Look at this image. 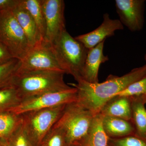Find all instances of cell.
I'll use <instances>...</instances> for the list:
<instances>
[{"instance_id":"1","label":"cell","mask_w":146,"mask_h":146,"mask_svg":"<svg viewBox=\"0 0 146 146\" xmlns=\"http://www.w3.org/2000/svg\"><path fill=\"white\" fill-rule=\"evenodd\" d=\"M145 76L146 64L121 76L110 75L102 83H89L80 78L76 80L77 83L70 84L77 90L76 102L95 115L118 93Z\"/></svg>"},{"instance_id":"2","label":"cell","mask_w":146,"mask_h":146,"mask_svg":"<svg viewBox=\"0 0 146 146\" xmlns=\"http://www.w3.org/2000/svg\"><path fill=\"white\" fill-rule=\"evenodd\" d=\"M62 71H33L16 73L13 85L22 99L71 89L64 80Z\"/></svg>"},{"instance_id":"3","label":"cell","mask_w":146,"mask_h":146,"mask_svg":"<svg viewBox=\"0 0 146 146\" xmlns=\"http://www.w3.org/2000/svg\"><path fill=\"white\" fill-rule=\"evenodd\" d=\"M60 69L76 81L81 73L88 49L65 31L50 44Z\"/></svg>"},{"instance_id":"4","label":"cell","mask_w":146,"mask_h":146,"mask_svg":"<svg viewBox=\"0 0 146 146\" xmlns=\"http://www.w3.org/2000/svg\"><path fill=\"white\" fill-rule=\"evenodd\" d=\"M95 116L76 101L66 104L61 117L54 125L65 133L69 145L79 143L89 132Z\"/></svg>"},{"instance_id":"5","label":"cell","mask_w":146,"mask_h":146,"mask_svg":"<svg viewBox=\"0 0 146 146\" xmlns=\"http://www.w3.org/2000/svg\"><path fill=\"white\" fill-rule=\"evenodd\" d=\"M66 104L21 115L23 127L33 146H40L45 136L61 117Z\"/></svg>"},{"instance_id":"6","label":"cell","mask_w":146,"mask_h":146,"mask_svg":"<svg viewBox=\"0 0 146 146\" xmlns=\"http://www.w3.org/2000/svg\"><path fill=\"white\" fill-rule=\"evenodd\" d=\"M0 42L6 47L14 58L21 61L31 48L11 10L0 11Z\"/></svg>"},{"instance_id":"7","label":"cell","mask_w":146,"mask_h":146,"mask_svg":"<svg viewBox=\"0 0 146 146\" xmlns=\"http://www.w3.org/2000/svg\"><path fill=\"white\" fill-rule=\"evenodd\" d=\"M77 90L72 87L66 91L48 93L26 98L8 112L17 115L33 110L49 108L76 101Z\"/></svg>"},{"instance_id":"8","label":"cell","mask_w":146,"mask_h":146,"mask_svg":"<svg viewBox=\"0 0 146 146\" xmlns=\"http://www.w3.org/2000/svg\"><path fill=\"white\" fill-rule=\"evenodd\" d=\"M45 70L62 71L50 44L42 39L21 61L17 73Z\"/></svg>"},{"instance_id":"9","label":"cell","mask_w":146,"mask_h":146,"mask_svg":"<svg viewBox=\"0 0 146 146\" xmlns=\"http://www.w3.org/2000/svg\"><path fill=\"white\" fill-rule=\"evenodd\" d=\"M41 3L46 23L44 40L51 44L66 30L65 2L63 0H41Z\"/></svg>"},{"instance_id":"10","label":"cell","mask_w":146,"mask_h":146,"mask_svg":"<svg viewBox=\"0 0 146 146\" xmlns=\"http://www.w3.org/2000/svg\"><path fill=\"white\" fill-rule=\"evenodd\" d=\"M115 6L119 21L131 32L139 31L144 27L145 1L116 0Z\"/></svg>"},{"instance_id":"11","label":"cell","mask_w":146,"mask_h":146,"mask_svg":"<svg viewBox=\"0 0 146 146\" xmlns=\"http://www.w3.org/2000/svg\"><path fill=\"white\" fill-rule=\"evenodd\" d=\"M123 29V25L119 20L111 19L109 14L106 13L104 14L103 21L99 27L93 31L75 38L89 49L105 41L108 37L114 35L117 31Z\"/></svg>"},{"instance_id":"12","label":"cell","mask_w":146,"mask_h":146,"mask_svg":"<svg viewBox=\"0 0 146 146\" xmlns=\"http://www.w3.org/2000/svg\"><path fill=\"white\" fill-rule=\"evenodd\" d=\"M104 42L88 50L81 73V78L84 81L91 83L99 82L100 66L109 60L108 56L103 53Z\"/></svg>"},{"instance_id":"13","label":"cell","mask_w":146,"mask_h":146,"mask_svg":"<svg viewBox=\"0 0 146 146\" xmlns=\"http://www.w3.org/2000/svg\"><path fill=\"white\" fill-rule=\"evenodd\" d=\"M11 11L23 30L31 48L42 40L36 24L24 6L23 0H17Z\"/></svg>"},{"instance_id":"14","label":"cell","mask_w":146,"mask_h":146,"mask_svg":"<svg viewBox=\"0 0 146 146\" xmlns=\"http://www.w3.org/2000/svg\"><path fill=\"white\" fill-rule=\"evenodd\" d=\"M100 113L103 116L115 117L132 121V111L130 98L116 96L107 102L102 108Z\"/></svg>"},{"instance_id":"15","label":"cell","mask_w":146,"mask_h":146,"mask_svg":"<svg viewBox=\"0 0 146 146\" xmlns=\"http://www.w3.org/2000/svg\"><path fill=\"white\" fill-rule=\"evenodd\" d=\"M102 125L109 137L122 138L135 135V128L132 123L121 118L103 116Z\"/></svg>"},{"instance_id":"16","label":"cell","mask_w":146,"mask_h":146,"mask_svg":"<svg viewBox=\"0 0 146 146\" xmlns=\"http://www.w3.org/2000/svg\"><path fill=\"white\" fill-rule=\"evenodd\" d=\"M103 119L101 113L95 115L89 132L79 143L82 146H108L110 137L103 127Z\"/></svg>"},{"instance_id":"17","label":"cell","mask_w":146,"mask_h":146,"mask_svg":"<svg viewBox=\"0 0 146 146\" xmlns=\"http://www.w3.org/2000/svg\"><path fill=\"white\" fill-rule=\"evenodd\" d=\"M131 102L132 121L135 136L146 141V109L145 103L139 99L129 98Z\"/></svg>"},{"instance_id":"18","label":"cell","mask_w":146,"mask_h":146,"mask_svg":"<svg viewBox=\"0 0 146 146\" xmlns=\"http://www.w3.org/2000/svg\"><path fill=\"white\" fill-rule=\"evenodd\" d=\"M22 123L21 115L10 112L0 113V138L6 141Z\"/></svg>"},{"instance_id":"19","label":"cell","mask_w":146,"mask_h":146,"mask_svg":"<svg viewBox=\"0 0 146 146\" xmlns=\"http://www.w3.org/2000/svg\"><path fill=\"white\" fill-rule=\"evenodd\" d=\"M23 2L34 20L41 38L44 40L46 33V23L41 0H23Z\"/></svg>"},{"instance_id":"20","label":"cell","mask_w":146,"mask_h":146,"mask_svg":"<svg viewBox=\"0 0 146 146\" xmlns=\"http://www.w3.org/2000/svg\"><path fill=\"white\" fill-rule=\"evenodd\" d=\"M22 100L14 86L0 89V113L8 112L18 105Z\"/></svg>"},{"instance_id":"21","label":"cell","mask_w":146,"mask_h":146,"mask_svg":"<svg viewBox=\"0 0 146 146\" xmlns=\"http://www.w3.org/2000/svg\"><path fill=\"white\" fill-rule=\"evenodd\" d=\"M20 63L21 60L13 58L0 66V89L12 86Z\"/></svg>"},{"instance_id":"22","label":"cell","mask_w":146,"mask_h":146,"mask_svg":"<svg viewBox=\"0 0 146 146\" xmlns=\"http://www.w3.org/2000/svg\"><path fill=\"white\" fill-rule=\"evenodd\" d=\"M116 96L139 99L146 104V76L129 84Z\"/></svg>"},{"instance_id":"23","label":"cell","mask_w":146,"mask_h":146,"mask_svg":"<svg viewBox=\"0 0 146 146\" xmlns=\"http://www.w3.org/2000/svg\"><path fill=\"white\" fill-rule=\"evenodd\" d=\"M65 133L54 125L43 139L39 146H68Z\"/></svg>"},{"instance_id":"24","label":"cell","mask_w":146,"mask_h":146,"mask_svg":"<svg viewBox=\"0 0 146 146\" xmlns=\"http://www.w3.org/2000/svg\"><path fill=\"white\" fill-rule=\"evenodd\" d=\"M6 141L7 146H33L25 132L22 123Z\"/></svg>"},{"instance_id":"25","label":"cell","mask_w":146,"mask_h":146,"mask_svg":"<svg viewBox=\"0 0 146 146\" xmlns=\"http://www.w3.org/2000/svg\"><path fill=\"white\" fill-rule=\"evenodd\" d=\"M112 142L114 146H146V141L135 135L112 140Z\"/></svg>"},{"instance_id":"26","label":"cell","mask_w":146,"mask_h":146,"mask_svg":"<svg viewBox=\"0 0 146 146\" xmlns=\"http://www.w3.org/2000/svg\"><path fill=\"white\" fill-rule=\"evenodd\" d=\"M13 58H15L8 49L2 43L0 42V66L5 64Z\"/></svg>"},{"instance_id":"27","label":"cell","mask_w":146,"mask_h":146,"mask_svg":"<svg viewBox=\"0 0 146 146\" xmlns=\"http://www.w3.org/2000/svg\"><path fill=\"white\" fill-rule=\"evenodd\" d=\"M17 0H0V11L11 10Z\"/></svg>"},{"instance_id":"28","label":"cell","mask_w":146,"mask_h":146,"mask_svg":"<svg viewBox=\"0 0 146 146\" xmlns=\"http://www.w3.org/2000/svg\"><path fill=\"white\" fill-rule=\"evenodd\" d=\"M0 146H7L6 141L1 138H0Z\"/></svg>"},{"instance_id":"29","label":"cell","mask_w":146,"mask_h":146,"mask_svg":"<svg viewBox=\"0 0 146 146\" xmlns=\"http://www.w3.org/2000/svg\"><path fill=\"white\" fill-rule=\"evenodd\" d=\"M68 146H82L79 143H74L70 144Z\"/></svg>"},{"instance_id":"30","label":"cell","mask_w":146,"mask_h":146,"mask_svg":"<svg viewBox=\"0 0 146 146\" xmlns=\"http://www.w3.org/2000/svg\"><path fill=\"white\" fill-rule=\"evenodd\" d=\"M145 61H146V54L145 55Z\"/></svg>"}]
</instances>
